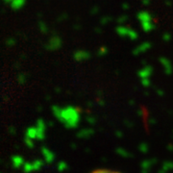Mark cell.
Segmentation results:
<instances>
[{"mask_svg": "<svg viewBox=\"0 0 173 173\" xmlns=\"http://www.w3.org/2000/svg\"><path fill=\"white\" fill-rule=\"evenodd\" d=\"M52 111H53L55 117L66 127H76L80 121V114L75 107L66 106L61 108L58 106H53Z\"/></svg>", "mask_w": 173, "mask_h": 173, "instance_id": "obj_1", "label": "cell"}, {"mask_svg": "<svg viewBox=\"0 0 173 173\" xmlns=\"http://www.w3.org/2000/svg\"><path fill=\"white\" fill-rule=\"evenodd\" d=\"M115 32L121 38H128L131 40H137L139 39V34L137 31L122 24H119L115 28Z\"/></svg>", "mask_w": 173, "mask_h": 173, "instance_id": "obj_2", "label": "cell"}, {"mask_svg": "<svg viewBox=\"0 0 173 173\" xmlns=\"http://www.w3.org/2000/svg\"><path fill=\"white\" fill-rule=\"evenodd\" d=\"M62 45V40L60 36L54 35L50 37V39L47 40L45 44V48L49 51H56L59 50Z\"/></svg>", "mask_w": 173, "mask_h": 173, "instance_id": "obj_3", "label": "cell"}, {"mask_svg": "<svg viewBox=\"0 0 173 173\" xmlns=\"http://www.w3.org/2000/svg\"><path fill=\"white\" fill-rule=\"evenodd\" d=\"M73 59L78 62H86L91 59V53L87 50L84 49H78L73 53Z\"/></svg>", "mask_w": 173, "mask_h": 173, "instance_id": "obj_4", "label": "cell"}, {"mask_svg": "<svg viewBox=\"0 0 173 173\" xmlns=\"http://www.w3.org/2000/svg\"><path fill=\"white\" fill-rule=\"evenodd\" d=\"M159 62L160 64L164 67L165 73L166 75H171L173 72V65L171 61L166 57H160L159 58Z\"/></svg>", "mask_w": 173, "mask_h": 173, "instance_id": "obj_5", "label": "cell"}, {"mask_svg": "<svg viewBox=\"0 0 173 173\" xmlns=\"http://www.w3.org/2000/svg\"><path fill=\"white\" fill-rule=\"evenodd\" d=\"M151 47H152V43L150 41H143V43H139L133 49V54L135 56H137V55L145 53V52H147Z\"/></svg>", "mask_w": 173, "mask_h": 173, "instance_id": "obj_6", "label": "cell"}, {"mask_svg": "<svg viewBox=\"0 0 173 173\" xmlns=\"http://www.w3.org/2000/svg\"><path fill=\"white\" fill-rule=\"evenodd\" d=\"M2 1L9 5L13 11H19L26 4V0H2Z\"/></svg>", "mask_w": 173, "mask_h": 173, "instance_id": "obj_7", "label": "cell"}, {"mask_svg": "<svg viewBox=\"0 0 173 173\" xmlns=\"http://www.w3.org/2000/svg\"><path fill=\"white\" fill-rule=\"evenodd\" d=\"M154 72V69L153 66L150 65H146L144 66L143 69H140L138 71V76L140 78V79H145V78H150L152 76Z\"/></svg>", "mask_w": 173, "mask_h": 173, "instance_id": "obj_8", "label": "cell"}, {"mask_svg": "<svg viewBox=\"0 0 173 173\" xmlns=\"http://www.w3.org/2000/svg\"><path fill=\"white\" fill-rule=\"evenodd\" d=\"M137 18L139 20L140 22L143 21H149V20H154L153 14L151 13H149L148 11H145V10H143V11H139L137 14Z\"/></svg>", "mask_w": 173, "mask_h": 173, "instance_id": "obj_9", "label": "cell"}, {"mask_svg": "<svg viewBox=\"0 0 173 173\" xmlns=\"http://www.w3.org/2000/svg\"><path fill=\"white\" fill-rule=\"evenodd\" d=\"M141 29H143L145 33H149L151 31H153L156 27L154 20H149V21H143L140 22Z\"/></svg>", "mask_w": 173, "mask_h": 173, "instance_id": "obj_10", "label": "cell"}, {"mask_svg": "<svg viewBox=\"0 0 173 173\" xmlns=\"http://www.w3.org/2000/svg\"><path fill=\"white\" fill-rule=\"evenodd\" d=\"M39 28L40 30L41 33H47V30H48V28H47V25L46 23H44L43 21H40L39 22Z\"/></svg>", "mask_w": 173, "mask_h": 173, "instance_id": "obj_11", "label": "cell"}, {"mask_svg": "<svg viewBox=\"0 0 173 173\" xmlns=\"http://www.w3.org/2000/svg\"><path fill=\"white\" fill-rule=\"evenodd\" d=\"M91 173H120V172L114 171L112 169H96V170L92 171Z\"/></svg>", "mask_w": 173, "mask_h": 173, "instance_id": "obj_12", "label": "cell"}, {"mask_svg": "<svg viewBox=\"0 0 173 173\" xmlns=\"http://www.w3.org/2000/svg\"><path fill=\"white\" fill-rule=\"evenodd\" d=\"M140 83H141V85H143V87H150L151 85V80H150V78H145V79H140Z\"/></svg>", "mask_w": 173, "mask_h": 173, "instance_id": "obj_13", "label": "cell"}, {"mask_svg": "<svg viewBox=\"0 0 173 173\" xmlns=\"http://www.w3.org/2000/svg\"><path fill=\"white\" fill-rule=\"evenodd\" d=\"M18 83L19 84H25V82H26V75L25 74H19L18 75Z\"/></svg>", "mask_w": 173, "mask_h": 173, "instance_id": "obj_14", "label": "cell"}, {"mask_svg": "<svg viewBox=\"0 0 173 173\" xmlns=\"http://www.w3.org/2000/svg\"><path fill=\"white\" fill-rule=\"evenodd\" d=\"M107 53H108V49H107V47H105V46H101L100 49L98 50V55H105Z\"/></svg>", "mask_w": 173, "mask_h": 173, "instance_id": "obj_15", "label": "cell"}, {"mask_svg": "<svg viewBox=\"0 0 173 173\" xmlns=\"http://www.w3.org/2000/svg\"><path fill=\"white\" fill-rule=\"evenodd\" d=\"M162 40L165 41H169L171 40V35L169 33H165L162 35Z\"/></svg>", "mask_w": 173, "mask_h": 173, "instance_id": "obj_16", "label": "cell"}, {"mask_svg": "<svg viewBox=\"0 0 173 173\" xmlns=\"http://www.w3.org/2000/svg\"><path fill=\"white\" fill-rule=\"evenodd\" d=\"M6 43H7V45H8V46H13L14 44H15V40H14L13 38H10V39H8V40H7Z\"/></svg>", "mask_w": 173, "mask_h": 173, "instance_id": "obj_17", "label": "cell"}, {"mask_svg": "<svg viewBox=\"0 0 173 173\" xmlns=\"http://www.w3.org/2000/svg\"><path fill=\"white\" fill-rule=\"evenodd\" d=\"M127 20V15H122L118 18V23H124Z\"/></svg>", "mask_w": 173, "mask_h": 173, "instance_id": "obj_18", "label": "cell"}, {"mask_svg": "<svg viewBox=\"0 0 173 173\" xmlns=\"http://www.w3.org/2000/svg\"><path fill=\"white\" fill-rule=\"evenodd\" d=\"M150 0H143V5H149Z\"/></svg>", "mask_w": 173, "mask_h": 173, "instance_id": "obj_19", "label": "cell"}]
</instances>
